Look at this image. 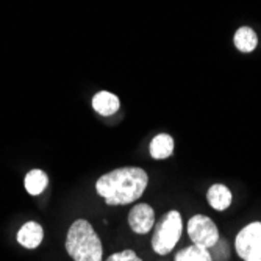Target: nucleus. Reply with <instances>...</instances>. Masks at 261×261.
Segmentation results:
<instances>
[{
	"label": "nucleus",
	"mask_w": 261,
	"mask_h": 261,
	"mask_svg": "<svg viewBox=\"0 0 261 261\" xmlns=\"http://www.w3.org/2000/svg\"><path fill=\"white\" fill-rule=\"evenodd\" d=\"M234 45L236 49L243 54H250L256 49L258 45V36L250 27H241L238 32L234 33Z\"/></svg>",
	"instance_id": "nucleus-11"
},
{
	"label": "nucleus",
	"mask_w": 261,
	"mask_h": 261,
	"mask_svg": "<svg viewBox=\"0 0 261 261\" xmlns=\"http://www.w3.org/2000/svg\"><path fill=\"white\" fill-rule=\"evenodd\" d=\"M183 231V219L177 210H171L158 221L152 238V249L158 255H168L178 243Z\"/></svg>",
	"instance_id": "nucleus-3"
},
{
	"label": "nucleus",
	"mask_w": 261,
	"mask_h": 261,
	"mask_svg": "<svg viewBox=\"0 0 261 261\" xmlns=\"http://www.w3.org/2000/svg\"><path fill=\"white\" fill-rule=\"evenodd\" d=\"M188 236L193 244L205 249H213L219 243V230L211 218L205 215H196L188 222Z\"/></svg>",
	"instance_id": "nucleus-5"
},
{
	"label": "nucleus",
	"mask_w": 261,
	"mask_h": 261,
	"mask_svg": "<svg viewBox=\"0 0 261 261\" xmlns=\"http://www.w3.org/2000/svg\"><path fill=\"white\" fill-rule=\"evenodd\" d=\"M174 149H175L174 138L171 135H168V133L156 135L150 141V146H149V152H150V156L153 160H166V158H169L174 153Z\"/></svg>",
	"instance_id": "nucleus-10"
},
{
	"label": "nucleus",
	"mask_w": 261,
	"mask_h": 261,
	"mask_svg": "<svg viewBox=\"0 0 261 261\" xmlns=\"http://www.w3.org/2000/svg\"><path fill=\"white\" fill-rule=\"evenodd\" d=\"M47 183H49V178H47V174L42 172L41 169H33L25 175V180H23V185H25V189L29 191V194L32 196H38L41 194L44 189L47 188Z\"/></svg>",
	"instance_id": "nucleus-13"
},
{
	"label": "nucleus",
	"mask_w": 261,
	"mask_h": 261,
	"mask_svg": "<svg viewBox=\"0 0 261 261\" xmlns=\"http://www.w3.org/2000/svg\"><path fill=\"white\" fill-rule=\"evenodd\" d=\"M66 250L74 261H102L103 247L99 234L86 219H77L66 236Z\"/></svg>",
	"instance_id": "nucleus-2"
},
{
	"label": "nucleus",
	"mask_w": 261,
	"mask_h": 261,
	"mask_svg": "<svg viewBox=\"0 0 261 261\" xmlns=\"http://www.w3.org/2000/svg\"><path fill=\"white\" fill-rule=\"evenodd\" d=\"M121 102L119 97L114 96L113 92L108 91H100L96 96L92 97V108L96 113H99L100 116H113L119 111Z\"/></svg>",
	"instance_id": "nucleus-9"
},
{
	"label": "nucleus",
	"mask_w": 261,
	"mask_h": 261,
	"mask_svg": "<svg viewBox=\"0 0 261 261\" xmlns=\"http://www.w3.org/2000/svg\"><path fill=\"white\" fill-rule=\"evenodd\" d=\"M42 238H44L42 227L33 221L23 224L17 231V241L25 249H36L42 243Z\"/></svg>",
	"instance_id": "nucleus-7"
},
{
	"label": "nucleus",
	"mask_w": 261,
	"mask_h": 261,
	"mask_svg": "<svg viewBox=\"0 0 261 261\" xmlns=\"http://www.w3.org/2000/svg\"><path fill=\"white\" fill-rule=\"evenodd\" d=\"M234 250L243 261H261V222L255 221L238 231Z\"/></svg>",
	"instance_id": "nucleus-4"
},
{
	"label": "nucleus",
	"mask_w": 261,
	"mask_h": 261,
	"mask_svg": "<svg viewBox=\"0 0 261 261\" xmlns=\"http://www.w3.org/2000/svg\"><path fill=\"white\" fill-rule=\"evenodd\" d=\"M149 185V175L144 169L128 168L113 169L96 181V191L105 199L107 205H128L136 202Z\"/></svg>",
	"instance_id": "nucleus-1"
},
{
	"label": "nucleus",
	"mask_w": 261,
	"mask_h": 261,
	"mask_svg": "<svg viewBox=\"0 0 261 261\" xmlns=\"http://www.w3.org/2000/svg\"><path fill=\"white\" fill-rule=\"evenodd\" d=\"M107 261H142V259L133 250L127 249V250H122V252H117V253L110 255Z\"/></svg>",
	"instance_id": "nucleus-14"
},
{
	"label": "nucleus",
	"mask_w": 261,
	"mask_h": 261,
	"mask_svg": "<svg viewBox=\"0 0 261 261\" xmlns=\"http://www.w3.org/2000/svg\"><path fill=\"white\" fill-rule=\"evenodd\" d=\"M206 200L211 208H215L216 211H225L233 200L231 191L222 183H215L211 185L208 193H206Z\"/></svg>",
	"instance_id": "nucleus-8"
},
{
	"label": "nucleus",
	"mask_w": 261,
	"mask_h": 261,
	"mask_svg": "<svg viewBox=\"0 0 261 261\" xmlns=\"http://www.w3.org/2000/svg\"><path fill=\"white\" fill-rule=\"evenodd\" d=\"M155 224V211L147 203H138L128 213V225L136 234H146Z\"/></svg>",
	"instance_id": "nucleus-6"
},
{
	"label": "nucleus",
	"mask_w": 261,
	"mask_h": 261,
	"mask_svg": "<svg viewBox=\"0 0 261 261\" xmlns=\"http://www.w3.org/2000/svg\"><path fill=\"white\" fill-rule=\"evenodd\" d=\"M174 259L175 261H213V255L210 253V249L193 244L178 250Z\"/></svg>",
	"instance_id": "nucleus-12"
}]
</instances>
